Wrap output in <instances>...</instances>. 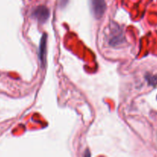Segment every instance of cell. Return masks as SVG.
<instances>
[{
  "label": "cell",
  "mask_w": 157,
  "mask_h": 157,
  "mask_svg": "<svg viewBox=\"0 0 157 157\" xmlns=\"http://www.w3.org/2000/svg\"><path fill=\"white\" fill-rule=\"evenodd\" d=\"M32 16L38 22L44 23L47 21L49 16V10L44 6H39L35 8L32 13Z\"/></svg>",
  "instance_id": "cell-1"
},
{
  "label": "cell",
  "mask_w": 157,
  "mask_h": 157,
  "mask_svg": "<svg viewBox=\"0 0 157 157\" xmlns=\"http://www.w3.org/2000/svg\"><path fill=\"white\" fill-rule=\"evenodd\" d=\"M92 10L95 18H100L104 14L106 9L105 0H90Z\"/></svg>",
  "instance_id": "cell-2"
},
{
  "label": "cell",
  "mask_w": 157,
  "mask_h": 157,
  "mask_svg": "<svg viewBox=\"0 0 157 157\" xmlns=\"http://www.w3.org/2000/svg\"><path fill=\"white\" fill-rule=\"evenodd\" d=\"M111 35H113V37L110 38L109 40V43L112 45H117V44H120L122 42V37H123V34H122L121 30L117 26L116 28H113V32L111 33Z\"/></svg>",
  "instance_id": "cell-4"
},
{
  "label": "cell",
  "mask_w": 157,
  "mask_h": 157,
  "mask_svg": "<svg viewBox=\"0 0 157 157\" xmlns=\"http://www.w3.org/2000/svg\"><path fill=\"white\" fill-rule=\"evenodd\" d=\"M46 34H43L42 37L41 38L39 44V52H38V55H39V60L41 64L42 67L46 65Z\"/></svg>",
  "instance_id": "cell-3"
},
{
  "label": "cell",
  "mask_w": 157,
  "mask_h": 157,
  "mask_svg": "<svg viewBox=\"0 0 157 157\" xmlns=\"http://www.w3.org/2000/svg\"><path fill=\"white\" fill-rule=\"evenodd\" d=\"M146 79L147 80L148 83L150 85L155 86L157 84V76H155V75H147L146 76Z\"/></svg>",
  "instance_id": "cell-5"
}]
</instances>
